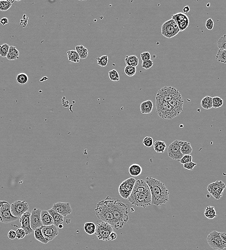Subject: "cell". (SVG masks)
Here are the masks:
<instances>
[{
  "instance_id": "obj_52",
  "label": "cell",
  "mask_w": 226,
  "mask_h": 250,
  "mask_svg": "<svg viewBox=\"0 0 226 250\" xmlns=\"http://www.w3.org/2000/svg\"><path fill=\"white\" fill-rule=\"evenodd\" d=\"M116 238H117L116 233L115 232H112L109 236V240L111 241H114V240H116Z\"/></svg>"
},
{
  "instance_id": "obj_1",
  "label": "cell",
  "mask_w": 226,
  "mask_h": 250,
  "mask_svg": "<svg viewBox=\"0 0 226 250\" xmlns=\"http://www.w3.org/2000/svg\"><path fill=\"white\" fill-rule=\"evenodd\" d=\"M145 181L149 186L151 191L152 205H161L168 202L169 191L163 182L152 177H146Z\"/></svg>"
},
{
  "instance_id": "obj_16",
  "label": "cell",
  "mask_w": 226,
  "mask_h": 250,
  "mask_svg": "<svg viewBox=\"0 0 226 250\" xmlns=\"http://www.w3.org/2000/svg\"><path fill=\"white\" fill-rule=\"evenodd\" d=\"M41 212L40 209L36 208H34L31 212L30 222L31 228L34 231L37 228L43 226L41 220Z\"/></svg>"
},
{
  "instance_id": "obj_27",
  "label": "cell",
  "mask_w": 226,
  "mask_h": 250,
  "mask_svg": "<svg viewBox=\"0 0 226 250\" xmlns=\"http://www.w3.org/2000/svg\"><path fill=\"white\" fill-rule=\"evenodd\" d=\"M153 146V149L157 153H164L167 148L166 143L160 140L154 142Z\"/></svg>"
},
{
  "instance_id": "obj_20",
  "label": "cell",
  "mask_w": 226,
  "mask_h": 250,
  "mask_svg": "<svg viewBox=\"0 0 226 250\" xmlns=\"http://www.w3.org/2000/svg\"><path fill=\"white\" fill-rule=\"evenodd\" d=\"M41 220L44 226H50L54 224L53 217L48 210H41Z\"/></svg>"
},
{
  "instance_id": "obj_46",
  "label": "cell",
  "mask_w": 226,
  "mask_h": 250,
  "mask_svg": "<svg viewBox=\"0 0 226 250\" xmlns=\"http://www.w3.org/2000/svg\"><path fill=\"white\" fill-rule=\"evenodd\" d=\"M214 26V22L212 18H209L205 22V28L208 31H211L213 30Z\"/></svg>"
},
{
  "instance_id": "obj_45",
  "label": "cell",
  "mask_w": 226,
  "mask_h": 250,
  "mask_svg": "<svg viewBox=\"0 0 226 250\" xmlns=\"http://www.w3.org/2000/svg\"><path fill=\"white\" fill-rule=\"evenodd\" d=\"M192 157L191 154H190V155H183L182 158L179 160V162H180L181 164L183 165L184 164L192 162Z\"/></svg>"
},
{
  "instance_id": "obj_21",
  "label": "cell",
  "mask_w": 226,
  "mask_h": 250,
  "mask_svg": "<svg viewBox=\"0 0 226 250\" xmlns=\"http://www.w3.org/2000/svg\"><path fill=\"white\" fill-rule=\"evenodd\" d=\"M48 211L49 212V213L53 217L54 225L58 227L59 225L62 224L64 222L63 216L61 215L60 214L52 209H49L48 210Z\"/></svg>"
},
{
  "instance_id": "obj_41",
  "label": "cell",
  "mask_w": 226,
  "mask_h": 250,
  "mask_svg": "<svg viewBox=\"0 0 226 250\" xmlns=\"http://www.w3.org/2000/svg\"><path fill=\"white\" fill-rule=\"evenodd\" d=\"M213 108H219L223 106V100L220 97H214L212 98Z\"/></svg>"
},
{
  "instance_id": "obj_24",
  "label": "cell",
  "mask_w": 226,
  "mask_h": 250,
  "mask_svg": "<svg viewBox=\"0 0 226 250\" xmlns=\"http://www.w3.org/2000/svg\"><path fill=\"white\" fill-rule=\"evenodd\" d=\"M19 52L16 48L14 46H10L7 58L8 60H16L19 58Z\"/></svg>"
},
{
  "instance_id": "obj_18",
  "label": "cell",
  "mask_w": 226,
  "mask_h": 250,
  "mask_svg": "<svg viewBox=\"0 0 226 250\" xmlns=\"http://www.w3.org/2000/svg\"><path fill=\"white\" fill-rule=\"evenodd\" d=\"M52 209L64 216H67L72 212V209L69 203L58 202L53 205Z\"/></svg>"
},
{
  "instance_id": "obj_4",
  "label": "cell",
  "mask_w": 226,
  "mask_h": 250,
  "mask_svg": "<svg viewBox=\"0 0 226 250\" xmlns=\"http://www.w3.org/2000/svg\"><path fill=\"white\" fill-rule=\"evenodd\" d=\"M155 106L157 114L163 119H173L179 115L167 101L155 97Z\"/></svg>"
},
{
  "instance_id": "obj_11",
  "label": "cell",
  "mask_w": 226,
  "mask_h": 250,
  "mask_svg": "<svg viewBox=\"0 0 226 250\" xmlns=\"http://www.w3.org/2000/svg\"><path fill=\"white\" fill-rule=\"evenodd\" d=\"M0 217L2 223H9L17 220L19 219L12 215L11 212V205L5 201L0 208Z\"/></svg>"
},
{
  "instance_id": "obj_17",
  "label": "cell",
  "mask_w": 226,
  "mask_h": 250,
  "mask_svg": "<svg viewBox=\"0 0 226 250\" xmlns=\"http://www.w3.org/2000/svg\"><path fill=\"white\" fill-rule=\"evenodd\" d=\"M41 231L43 235L49 242L54 240L59 234L58 227L54 224L50 226H42Z\"/></svg>"
},
{
  "instance_id": "obj_47",
  "label": "cell",
  "mask_w": 226,
  "mask_h": 250,
  "mask_svg": "<svg viewBox=\"0 0 226 250\" xmlns=\"http://www.w3.org/2000/svg\"><path fill=\"white\" fill-rule=\"evenodd\" d=\"M153 63L151 60L143 62L142 64V67L145 69L148 70L151 68L153 66Z\"/></svg>"
},
{
  "instance_id": "obj_53",
  "label": "cell",
  "mask_w": 226,
  "mask_h": 250,
  "mask_svg": "<svg viewBox=\"0 0 226 250\" xmlns=\"http://www.w3.org/2000/svg\"><path fill=\"white\" fill-rule=\"evenodd\" d=\"M0 23L2 26L5 25L8 23V19L7 17H3L0 20Z\"/></svg>"
},
{
  "instance_id": "obj_12",
  "label": "cell",
  "mask_w": 226,
  "mask_h": 250,
  "mask_svg": "<svg viewBox=\"0 0 226 250\" xmlns=\"http://www.w3.org/2000/svg\"><path fill=\"white\" fill-rule=\"evenodd\" d=\"M29 209V205L25 200H16L11 204V212L14 216L18 218L28 212Z\"/></svg>"
},
{
  "instance_id": "obj_55",
  "label": "cell",
  "mask_w": 226,
  "mask_h": 250,
  "mask_svg": "<svg viewBox=\"0 0 226 250\" xmlns=\"http://www.w3.org/2000/svg\"><path fill=\"white\" fill-rule=\"evenodd\" d=\"M5 201L4 200H0V208L1 207L2 205V204L5 202ZM0 222H1V217H0Z\"/></svg>"
},
{
  "instance_id": "obj_44",
  "label": "cell",
  "mask_w": 226,
  "mask_h": 250,
  "mask_svg": "<svg viewBox=\"0 0 226 250\" xmlns=\"http://www.w3.org/2000/svg\"><path fill=\"white\" fill-rule=\"evenodd\" d=\"M16 238L18 239V240L22 239L24 238H25L26 235L25 231V230H24L23 229H22V228L18 229L17 230H16Z\"/></svg>"
},
{
  "instance_id": "obj_39",
  "label": "cell",
  "mask_w": 226,
  "mask_h": 250,
  "mask_svg": "<svg viewBox=\"0 0 226 250\" xmlns=\"http://www.w3.org/2000/svg\"><path fill=\"white\" fill-rule=\"evenodd\" d=\"M9 48L10 46L7 43H4L0 46V56L2 58L7 57Z\"/></svg>"
},
{
  "instance_id": "obj_43",
  "label": "cell",
  "mask_w": 226,
  "mask_h": 250,
  "mask_svg": "<svg viewBox=\"0 0 226 250\" xmlns=\"http://www.w3.org/2000/svg\"><path fill=\"white\" fill-rule=\"evenodd\" d=\"M153 139L150 137H146L143 139V144L144 146L147 148L151 147L153 144Z\"/></svg>"
},
{
  "instance_id": "obj_56",
  "label": "cell",
  "mask_w": 226,
  "mask_h": 250,
  "mask_svg": "<svg viewBox=\"0 0 226 250\" xmlns=\"http://www.w3.org/2000/svg\"><path fill=\"white\" fill-rule=\"evenodd\" d=\"M58 229H62L63 228V225L62 224H60V225H59V226H58Z\"/></svg>"
},
{
  "instance_id": "obj_42",
  "label": "cell",
  "mask_w": 226,
  "mask_h": 250,
  "mask_svg": "<svg viewBox=\"0 0 226 250\" xmlns=\"http://www.w3.org/2000/svg\"><path fill=\"white\" fill-rule=\"evenodd\" d=\"M12 4L8 2L7 1H0V11L2 12H5L8 10Z\"/></svg>"
},
{
  "instance_id": "obj_48",
  "label": "cell",
  "mask_w": 226,
  "mask_h": 250,
  "mask_svg": "<svg viewBox=\"0 0 226 250\" xmlns=\"http://www.w3.org/2000/svg\"><path fill=\"white\" fill-rule=\"evenodd\" d=\"M140 57H141L142 61H147L150 60L151 59V54L149 52H144L141 54Z\"/></svg>"
},
{
  "instance_id": "obj_26",
  "label": "cell",
  "mask_w": 226,
  "mask_h": 250,
  "mask_svg": "<svg viewBox=\"0 0 226 250\" xmlns=\"http://www.w3.org/2000/svg\"><path fill=\"white\" fill-rule=\"evenodd\" d=\"M42 226V227H40V228H37L34 230V237H35V239L37 241H38L39 242H40L42 243L47 244L49 242L45 238L42 234V231H41Z\"/></svg>"
},
{
  "instance_id": "obj_6",
  "label": "cell",
  "mask_w": 226,
  "mask_h": 250,
  "mask_svg": "<svg viewBox=\"0 0 226 250\" xmlns=\"http://www.w3.org/2000/svg\"><path fill=\"white\" fill-rule=\"evenodd\" d=\"M95 234L98 239L102 241H109V236L113 232V227L106 222L98 223L96 226Z\"/></svg>"
},
{
  "instance_id": "obj_32",
  "label": "cell",
  "mask_w": 226,
  "mask_h": 250,
  "mask_svg": "<svg viewBox=\"0 0 226 250\" xmlns=\"http://www.w3.org/2000/svg\"><path fill=\"white\" fill-rule=\"evenodd\" d=\"M204 215L209 219H212L217 217V213L214 207L211 206L206 207L204 212Z\"/></svg>"
},
{
  "instance_id": "obj_25",
  "label": "cell",
  "mask_w": 226,
  "mask_h": 250,
  "mask_svg": "<svg viewBox=\"0 0 226 250\" xmlns=\"http://www.w3.org/2000/svg\"><path fill=\"white\" fill-rule=\"evenodd\" d=\"M181 151V153L184 155H190L192 152V148L191 146L190 143L185 141L180 140Z\"/></svg>"
},
{
  "instance_id": "obj_40",
  "label": "cell",
  "mask_w": 226,
  "mask_h": 250,
  "mask_svg": "<svg viewBox=\"0 0 226 250\" xmlns=\"http://www.w3.org/2000/svg\"><path fill=\"white\" fill-rule=\"evenodd\" d=\"M124 73L128 77H132L135 75L136 73V68L126 66L124 68Z\"/></svg>"
},
{
  "instance_id": "obj_7",
  "label": "cell",
  "mask_w": 226,
  "mask_h": 250,
  "mask_svg": "<svg viewBox=\"0 0 226 250\" xmlns=\"http://www.w3.org/2000/svg\"><path fill=\"white\" fill-rule=\"evenodd\" d=\"M180 31L173 19L167 20L161 26V33L166 38L170 39L176 36Z\"/></svg>"
},
{
  "instance_id": "obj_23",
  "label": "cell",
  "mask_w": 226,
  "mask_h": 250,
  "mask_svg": "<svg viewBox=\"0 0 226 250\" xmlns=\"http://www.w3.org/2000/svg\"><path fill=\"white\" fill-rule=\"evenodd\" d=\"M143 169L141 166L138 164H134L129 167L128 169L129 174L133 177H136L142 174Z\"/></svg>"
},
{
  "instance_id": "obj_36",
  "label": "cell",
  "mask_w": 226,
  "mask_h": 250,
  "mask_svg": "<svg viewBox=\"0 0 226 250\" xmlns=\"http://www.w3.org/2000/svg\"><path fill=\"white\" fill-rule=\"evenodd\" d=\"M108 77L110 80L113 82H118L120 81V75L116 70L112 69L109 71Z\"/></svg>"
},
{
  "instance_id": "obj_37",
  "label": "cell",
  "mask_w": 226,
  "mask_h": 250,
  "mask_svg": "<svg viewBox=\"0 0 226 250\" xmlns=\"http://www.w3.org/2000/svg\"><path fill=\"white\" fill-rule=\"evenodd\" d=\"M96 60L97 64L101 67H106L108 63V57L107 55H103L100 57H97Z\"/></svg>"
},
{
  "instance_id": "obj_30",
  "label": "cell",
  "mask_w": 226,
  "mask_h": 250,
  "mask_svg": "<svg viewBox=\"0 0 226 250\" xmlns=\"http://www.w3.org/2000/svg\"><path fill=\"white\" fill-rule=\"evenodd\" d=\"M68 59L69 61L71 62L78 63L80 61L78 54L75 50H69L67 52Z\"/></svg>"
},
{
  "instance_id": "obj_35",
  "label": "cell",
  "mask_w": 226,
  "mask_h": 250,
  "mask_svg": "<svg viewBox=\"0 0 226 250\" xmlns=\"http://www.w3.org/2000/svg\"><path fill=\"white\" fill-rule=\"evenodd\" d=\"M216 58L219 62L226 64V50H219L217 53Z\"/></svg>"
},
{
  "instance_id": "obj_15",
  "label": "cell",
  "mask_w": 226,
  "mask_h": 250,
  "mask_svg": "<svg viewBox=\"0 0 226 250\" xmlns=\"http://www.w3.org/2000/svg\"><path fill=\"white\" fill-rule=\"evenodd\" d=\"M173 19L180 29V31L186 30L189 25L190 20L188 16L183 13H178L172 16Z\"/></svg>"
},
{
  "instance_id": "obj_51",
  "label": "cell",
  "mask_w": 226,
  "mask_h": 250,
  "mask_svg": "<svg viewBox=\"0 0 226 250\" xmlns=\"http://www.w3.org/2000/svg\"><path fill=\"white\" fill-rule=\"evenodd\" d=\"M219 236L221 240L226 244V233L225 232H219Z\"/></svg>"
},
{
  "instance_id": "obj_3",
  "label": "cell",
  "mask_w": 226,
  "mask_h": 250,
  "mask_svg": "<svg viewBox=\"0 0 226 250\" xmlns=\"http://www.w3.org/2000/svg\"><path fill=\"white\" fill-rule=\"evenodd\" d=\"M96 216L99 219L108 223L114 228L115 223L112 211L106 200L99 202L95 209Z\"/></svg>"
},
{
  "instance_id": "obj_5",
  "label": "cell",
  "mask_w": 226,
  "mask_h": 250,
  "mask_svg": "<svg viewBox=\"0 0 226 250\" xmlns=\"http://www.w3.org/2000/svg\"><path fill=\"white\" fill-rule=\"evenodd\" d=\"M127 200L132 205L137 207L144 208L152 205L151 194L132 191Z\"/></svg>"
},
{
  "instance_id": "obj_2",
  "label": "cell",
  "mask_w": 226,
  "mask_h": 250,
  "mask_svg": "<svg viewBox=\"0 0 226 250\" xmlns=\"http://www.w3.org/2000/svg\"><path fill=\"white\" fill-rule=\"evenodd\" d=\"M106 199L108 202L114 218L115 229H121L129 220V205L121 202L120 199L107 196Z\"/></svg>"
},
{
  "instance_id": "obj_14",
  "label": "cell",
  "mask_w": 226,
  "mask_h": 250,
  "mask_svg": "<svg viewBox=\"0 0 226 250\" xmlns=\"http://www.w3.org/2000/svg\"><path fill=\"white\" fill-rule=\"evenodd\" d=\"M168 157L174 160L179 161L183 156L181 151L180 140H175L171 143L167 148Z\"/></svg>"
},
{
  "instance_id": "obj_22",
  "label": "cell",
  "mask_w": 226,
  "mask_h": 250,
  "mask_svg": "<svg viewBox=\"0 0 226 250\" xmlns=\"http://www.w3.org/2000/svg\"><path fill=\"white\" fill-rule=\"evenodd\" d=\"M153 108V104L151 100H147L142 102L140 105V110L143 114H148L151 113Z\"/></svg>"
},
{
  "instance_id": "obj_34",
  "label": "cell",
  "mask_w": 226,
  "mask_h": 250,
  "mask_svg": "<svg viewBox=\"0 0 226 250\" xmlns=\"http://www.w3.org/2000/svg\"><path fill=\"white\" fill-rule=\"evenodd\" d=\"M16 80L19 84L24 85L28 83L29 77L25 73H19L16 78Z\"/></svg>"
},
{
  "instance_id": "obj_8",
  "label": "cell",
  "mask_w": 226,
  "mask_h": 250,
  "mask_svg": "<svg viewBox=\"0 0 226 250\" xmlns=\"http://www.w3.org/2000/svg\"><path fill=\"white\" fill-rule=\"evenodd\" d=\"M207 242L209 246L214 250H223L226 248V244L221 240L219 232L214 230L209 233L207 237Z\"/></svg>"
},
{
  "instance_id": "obj_50",
  "label": "cell",
  "mask_w": 226,
  "mask_h": 250,
  "mask_svg": "<svg viewBox=\"0 0 226 250\" xmlns=\"http://www.w3.org/2000/svg\"><path fill=\"white\" fill-rule=\"evenodd\" d=\"M7 237L9 239L12 240H14L15 238H16V231L14 230H10L8 233H7Z\"/></svg>"
},
{
  "instance_id": "obj_10",
  "label": "cell",
  "mask_w": 226,
  "mask_h": 250,
  "mask_svg": "<svg viewBox=\"0 0 226 250\" xmlns=\"http://www.w3.org/2000/svg\"><path fill=\"white\" fill-rule=\"evenodd\" d=\"M226 188V184L221 181H217L208 185L207 191L216 200L221 198L223 191Z\"/></svg>"
},
{
  "instance_id": "obj_29",
  "label": "cell",
  "mask_w": 226,
  "mask_h": 250,
  "mask_svg": "<svg viewBox=\"0 0 226 250\" xmlns=\"http://www.w3.org/2000/svg\"><path fill=\"white\" fill-rule=\"evenodd\" d=\"M201 106L205 110L211 109L213 108L212 98L209 96L204 97L201 101Z\"/></svg>"
},
{
  "instance_id": "obj_28",
  "label": "cell",
  "mask_w": 226,
  "mask_h": 250,
  "mask_svg": "<svg viewBox=\"0 0 226 250\" xmlns=\"http://www.w3.org/2000/svg\"><path fill=\"white\" fill-rule=\"evenodd\" d=\"M125 63L127 66L135 67L139 64V59L136 55H132L127 56L125 59Z\"/></svg>"
},
{
  "instance_id": "obj_33",
  "label": "cell",
  "mask_w": 226,
  "mask_h": 250,
  "mask_svg": "<svg viewBox=\"0 0 226 250\" xmlns=\"http://www.w3.org/2000/svg\"><path fill=\"white\" fill-rule=\"evenodd\" d=\"M96 228V225L93 222H86L84 225L85 231L90 235L95 234Z\"/></svg>"
},
{
  "instance_id": "obj_54",
  "label": "cell",
  "mask_w": 226,
  "mask_h": 250,
  "mask_svg": "<svg viewBox=\"0 0 226 250\" xmlns=\"http://www.w3.org/2000/svg\"><path fill=\"white\" fill-rule=\"evenodd\" d=\"M190 10V8L189 7V6H186L183 9V13H184V14L188 13V12H189Z\"/></svg>"
},
{
  "instance_id": "obj_31",
  "label": "cell",
  "mask_w": 226,
  "mask_h": 250,
  "mask_svg": "<svg viewBox=\"0 0 226 250\" xmlns=\"http://www.w3.org/2000/svg\"><path fill=\"white\" fill-rule=\"evenodd\" d=\"M75 51L78 54L80 59H86L88 56V51L86 48L83 45H77L75 47Z\"/></svg>"
},
{
  "instance_id": "obj_9",
  "label": "cell",
  "mask_w": 226,
  "mask_h": 250,
  "mask_svg": "<svg viewBox=\"0 0 226 250\" xmlns=\"http://www.w3.org/2000/svg\"><path fill=\"white\" fill-rule=\"evenodd\" d=\"M136 181V180L135 178L130 177L123 181L120 184L118 188V192L122 198L128 199L132 192Z\"/></svg>"
},
{
  "instance_id": "obj_19",
  "label": "cell",
  "mask_w": 226,
  "mask_h": 250,
  "mask_svg": "<svg viewBox=\"0 0 226 250\" xmlns=\"http://www.w3.org/2000/svg\"><path fill=\"white\" fill-rule=\"evenodd\" d=\"M31 215V212L28 211L25 213L19 218V221L21 223V228L25 230L26 235L34 232V230H32L31 226V222H30Z\"/></svg>"
},
{
  "instance_id": "obj_49",
  "label": "cell",
  "mask_w": 226,
  "mask_h": 250,
  "mask_svg": "<svg viewBox=\"0 0 226 250\" xmlns=\"http://www.w3.org/2000/svg\"><path fill=\"white\" fill-rule=\"evenodd\" d=\"M196 165V163L191 162L184 164L183 165V168H184V169H186V170H192Z\"/></svg>"
},
{
  "instance_id": "obj_38",
  "label": "cell",
  "mask_w": 226,
  "mask_h": 250,
  "mask_svg": "<svg viewBox=\"0 0 226 250\" xmlns=\"http://www.w3.org/2000/svg\"><path fill=\"white\" fill-rule=\"evenodd\" d=\"M217 45L219 50H226V34L219 39L217 42Z\"/></svg>"
},
{
  "instance_id": "obj_13",
  "label": "cell",
  "mask_w": 226,
  "mask_h": 250,
  "mask_svg": "<svg viewBox=\"0 0 226 250\" xmlns=\"http://www.w3.org/2000/svg\"><path fill=\"white\" fill-rule=\"evenodd\" d=\"M179 90L172 87H164L158 92L156 97L165 101H170L175 96L180 94Z\"/></svg>"
}]
</instances>
